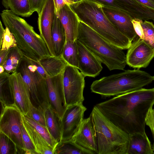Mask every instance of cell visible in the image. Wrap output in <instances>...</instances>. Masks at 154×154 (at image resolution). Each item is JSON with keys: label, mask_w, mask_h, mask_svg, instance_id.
<instances>
[{"label": "cell", "mask_w": 154, "mask_h": 154, "mask_svg": "<svg viewBox=\"0 0 154 154\" xmlns=\"http://www.w3.org/2000/svg\"><path fill=\"white\" fill-rule=\"evenodd\" d=\"M21 130L22 139L25 154H37L36 152L35 146L23 124L22 126Z\"/></svg>", "instance_id": "cell-34"}, {"label": "cell", "mask_w": 154, "mask_h": 154, "mask_svg": "<svg viewBox=\"0 0 154 154\" xmlns=\"http://www.w3.org/2000/svg\"><path fill=\"white\" fill-rule=\"evenodd\" d=\"M16 72L20 73L26 83L33 104L45 110L50 106L46 79L39 73L29 59L23 56Z\"/></svg>", "instance_id": "cell-7"}, {"label": "cell", "mask_w": 154, "mask_h": 154, "mask_svg": "<svg viewBox=\"0 0 154 154\" xmlns=\"http://www.w3.org/2000/svg\"><path fill=\"white\" fill-rule=\"evenodd\" d=\"M145 123L150 128L154 139V109L152 108L149 110L147 114Z\"/></svg>", "instance_id": "cell-37"}, {"label": "cell", "mask_w": 154, "mask_h": 154, "mask_svg": "<svg viewBox=\"0 0 154 154\" xmlns=\"http://www.w3.org/2000/svg\"><path fill=\"white\" fill-rule=\"evenodd\" d=\"M71 139L93 154H98L97 132L91 112L88 118L83 119L78 132Z\"/></svg>", "instance_id": "cell-14"}, {"label": "cell", "mask_w": 154, "mask_h": 154, "mask_svg": "<svg viewBox=\"0 0 154 154\" xmlns=\"http://www.w3.org/2000/svg\"><path fill=\"white\" fill-rule=\"evenodd\" d=\"M77 39L110 70L124 69L127 63L123 49L108 42L80 20Z\"/></svg>", "instance_id": "cell-5"}, {"label": "cell", "mask_w": 154, "mask_h": 154, "mask_svg": "<svg viewBox=\"0 0 154 154\" xmlns=\"http://www.w3.org/2000/svg\"><path fill=\"white\" fill-rule=\"evenodd\" d=\"M82 0H73V3H76L78 2H79Z\"/></svg>", "instance_id": "cell-43"}, {"label": "cell", "mask_w": 154, "mask_h": 154, "mask_svg": "<svg viewBox=\"0 0 154 154\" xmlns=\"http://www.w3.org/2000/svg\"><path fill=\"white\" fill-rule=\"evenodd\" d=\"M11 74H0V101L6 106L15 105L14 94L9 81Z\"/></svg>", "instance_id": "cell-24"}, {"label": "cell", "mask_w": 154, "mask_h": 154, "mask_svg": "<svg viewBox=\"0 0 154 154\" xmlns=\"http://www.w3.org/2000/svg\"><path fill=\"white\" fill-rule=\"evenodd\" d=\"M54 154H93L78 145L72 139L59 142L54 149Z\"/></svg>", "instance_id": "cell-27"}, {"label": "cell", "mask_w": 154, "mask_h": 154, "mask_svg": "<svg viewBox=\"0 0 154 154\" xmlns=\"http://www.w3.org/2000/svg\"><path fill=\"white\" fill-rule=\"evenodd\" d=\"M85 76L78 68L68 64L63 75V82L65 101L67 107L83 103Z\"/></svg>", "instance_id": "cell-9"}, {"label": "cell", "mask_w": 154, "mask_h": 154, "mask_svg": "<svg viewBox=\"0 0 154 154\" xmlns=\"http://www.w3.org/2000/svg\"><path fill=\"white\" fill-rule=\"evenodd\" d=\"M22 118L34 128L45 139L54 149L58 143L51 136L47 128L34 121L26 115L22 114Z\"/></svg>", "instance_id": "cell-30"}, {"label": "cell", "mask_w": 154, "mask_h": 154, "mask_svg": "<svg viewBox=\"0 0 154 154\" xmlns=\"http://www.w3.org/2000/svg\"><path fill=\"white\" fill-rule=\"evenodd\" d=\"M143 30L139 36L145 42L154 48V25L152 22L145 20L141 23Z\"/></svg>", "instance_id": "cell-32"}, {"label": "cell", "mask_w": 154, "mask_h": 154, "mask_svg": "<svg viewBox=\"0 0 154 154\" xmlns=\"http://www.w3.org/2000/svg\"><path fill=\"white\" fill-rule=\"evenodd\" d=\"M68 0L69 1V2L70 3V4L73 3V0Z\"/></svg>", "instance_id": "cell-45"}, {"label": "cell", "mask_w": 154, "mask_h": 154, "mask_svg": "<svg viewBox=\"0 0 154 154\" xmlns=\"http://www.w3.org/2000/svg\"><path fill=\"white\" fill-rule=\"evenodd\" d=\"M154 80V76L139 69L128 70L94 81L90 89L105 98L140 89Z\"/></svg>", "instance_id": "cell-4"}, {"label": "cell", "mask_w": 154, "mask_h": 154, "mask_svg": "<svg viewBox=\"0 0 154 154\" xmlns=\"http://www.w3.org/2000/svg\"><path fill=\"white\" fill-rule=\"evenodd\" d=\"M29 110L26 115L39 124L46 128L45 110L41 106L37 107L32 103L30 98L28 100Z\"/></svg>", "instance_id": "cell-31"}, {"label": "cell", "mask_w": 154, "mask_h": 154, "mask_svg": "<svg viewBox=\"0 0 154 154\" xmlns=\"http://www.w3.org/2000/svg\"><path fill=\"white\" fill-rule=\"evenodd\" d=\"M56 15L58 17L59 11L66 4H70L68 0H54Z\"/></svg>", "instance_id": "cell-38"}, {"label": "cell", "mask_w": 154, "mask_h": 154, "mask_svg": "<svg viewBox=\"0 0 154 154\" xmlns=\"http://www.w3.org/2000/svg\"><path fill=\"white\" fill-rule=\"evenodd\" d=\"M1 104L0 131L10 138L17 147L25 151L21 134L23 125L21 112L15 105Z\"/></svg>", "instance_id": "cell-8"}, {"label": "cell", "mask_w": 154, "mask_h": 154, "mask_svg": "<svg viewBox=\"0 0 154 154\" xmlns=\"http://www.w3.org/2000/svg\"><path fill=\"white\" fill-rule=\"evenodd\" d=\"M1 15L3 23L14 36L23 57L38 61L51 55L43 39L24 19L8 9L2 11Z\"/></svg>", "instance_id": "cell-3"}, {"label": "cell", "mask_w": 154, "mask_h": 154, "mask_svg": "<svg viewBox=\"0 0 154 154\" xmlns=\"http://www.w3.org/2000/svg\"><path fill=\"white\" fill-rule=\"evenodd\" d=\"M23 55L17 46L10 49L7 57L2 65L5 72L11 74L17 72Z\"/></svg>", "instance_id": "cell-26"}, {"label": "cell", "mask_w": 154, "mask_h": 154, "mask_svg": "<svg viewBox=\"0 0 154 154\" xmlns=\"http://www.w3.org/2000/svg\"><path fill=\"white\" fill-rule=\"evenodd\" d=\"M128 49L126 63L133 68L146 67L154 57V48L140 37Z\"/></svg>", "instance_id": "cell-11"}, {"label": "cell", "mask_w": 154, "mask_h": 154, "mask_svg": "<svg viewBox=\"0 0 154 154\" xmlns=\"http://www.w3.org/2000/svg\"><path fill=\"white\" fill-rule=\"evenodd\" d=\"M17 46L15 39L8 28L5 27L2 41L0 44V50H8Z\"/></svg>", "instance_id": "cell-33"}, {"label": "cell", "mask_w": 154, "mask_h": 154, "mask_svg": "<svg viewBox=\"0 0 154 154\" xmlns=\"http://www.w3.org/2000/svg\"><path fill=\"white\" fill-rule=\"evenodd\" d=\"M78 69L85 76L95 77L103 69L101 62L84 45L76 40Z\"/></svg>", "instance_id": "cell-16"}, {"label": "cell", "mask_w": 154, "mask_h": 154, "mask_svg": "<svg viewBox=\"0 0 154 154\" xmlns=\"http://www.w3.org/2000/svg\"><path fill=\"white\" fill-rule=\"evenodd\" d=\"M86 110L83 103L67 107L61 119V141L70 140L76 134L84 119V113Z\"/></svg>", "instance_id": "cell-10"}, {"label": "cell", "mask_w": 154, "mask_h": 154, "mask_svg": "<svg viewBox=\"0 0 154 154\" xmlns=\"http://www.w3.org/2000/svg\"><path fill=\"white\" fill-rule=\"evenodd\" d=\"M29 59L34 65L37 72L45 79L62 73L67 64L62 56L50 55L38 61Z\"/></svg>", "instance_id": "cell-18"}, {"label": "cell", "mask_w": 154, "mask_h": 154, "mask_svg": "<svg viewBox=\"0 0 154 154\" xmlns=\"http://www.w3.org/2000/svg\"><path fill=\"white\" fill-rule=\"evenodd\" d=\"M9 81L14 94L15 105L22 114L26 115L29 110L28 100L30 97L28 87L19 72L11 74Z\"/></svg>", "instance_id": "cell-17"}, {"label": "cell", "mask_w": 154, "mask_h": 154, "mask_svg": "<svg viewBox=\"0 0 154 154\" xmlns=\"http://www.w3.org/2000/svg\"><path fill=\"white\" fill-rule=\"evenodd\" d=\"M105 15L112 24L131 42L137 35L132 23V17L126 13L116 8L102 6Z\"/></svg>", "instance_id": "cell-15"}, {"label": "cell", "mask_w": 154, "mask_h": 154, "mask_svg": "<svg viewBox=\"0 0 154 154\" xmlns=\"http://www.w3.org/2000/svg\"><path fill=\"white\" fill-rule=\"evenodd\" d=\"M45 116L48 130L52 138L58 143L61 139V120L50 106L45 109Z\"/></svg>", "instance_id": "cell-23"}, {"label": "cell", "mask_w": 154, "mask_h": 154, "mask_svg": "<svg viewBox=\"0 0 154 154\" xmlns=\"http://www.w3.org/2000/svg\"><path fill=\"white\" fill-rule=\"evenodd\" d=\"M146 134L135 133L129 135L127 154H154Z\"/></svg>", "instance_id": "cell-20"}, {"label": "cell", "mask_w": 154, "mask_h": 154, "mask_svg": "<svg viewBox=\"0 0 154 154\" xmlns=\"http://www.w3.org/2000/svg\"><path fill=\"white\" fill-rule=\"evenodd\" d=\"M0 23V44H1L2 41L5 29L4 28L1 21Z\"/></svg>", "instance_id": "cell-41"}, {"label": "cell", "mask_w": 154, "mask_h": 154, "mask_svg": "<svg viewBox=\"0 0 154 154\" xmlns=\"http://www.w3.org/2000/svg\"><path fill=\"white\" fill-rule=\"evenodd\" d=\"M139 3L154 10V0H135Z\"/></svg>", "instance_id": "cell-39"}, {"label": "cell", "mask_w": 154, "mask_h": 154, "mask_svg": "<svg viewBox=\"0 0 154 154\" xmlns=\"http://www.w3.org/2000/svg\"><path fill=\"white\" fill-rule=\"evenodd\" d=\"M23 124L35 146L37 154L54 153L51 147L42 136L22 118Z\"/></svg>", "instance_id": "cell-22"}, {"label": "cell", "mask_w": 154, "mask_h": 154, "mask_svg": "<svg viewBox=\"0 0 154 154\" xmlns=\"http://www.w3.org/2000/svg\"><path fill=\"white\" fill-rule=\"evenodd\" d=\"M56 15L54 0H46L38 18L40 35L44 40L52 56H55L51 37V30Z\"/></svg>", "instance_id": "cell-13"}, {"label": "cell", "mask_w": 154, "mask_h": 154, "mask_svg": "<svg viewBox=\"0 0 154 154\" xmlns=\"http://www.w3.org/2000/svg\"><path fill=\"white\" fill-rule=\"evenodd\" d=\"M46 0H29L32 13L36 12L39 15Z\"/></svg>", "instance_id": "cell-36"}, {"label": "cell", "mask_w": 154, "mask_h": 154, "mask_svg": "<svg viewBox=\"0 0 154 154\" xmlns=\"http://www.w3.org/2000/svg\"><path fill=\"white\" fill-rule=\"evenodd\" d=\"M101 5L102 6L111 7L124 11L126 0H90Z\"/></svg>", "instance_id": "cell-35"}, {"label": "cell", "mask_w": 154, "mask_h": 154, "mask_svg": "<svg viewBox=\"0 0 154 154\" xmlns=\"http://www.w3.org/2000/svg\"><path fill=\"white\" fill-rule=\"evenodd\" d=\"M78 54L76 40H66L61 56L67 64L78 68Z\"/></svg>", "instance_id": "cell-28"}, {"label": "cell", "mask_w": 154, "mask_h": 154, "mask_svg": "<svg viewBox=\"0 0 154 154\" xmlns=\"http://www.w3.org/2000/svg\"><path fill=\"white\" fill-rule=\"evenodd\" d=\"M63 72L46 79L50 106L61 120L67 108L63 82Z\"/></svg>", "instance_id": "cell-12"}, {"label": "cell", "mask_w": 154, "mask_h": 154, "mask_svg": "<svg viewBox=\"0 0 154 154\" xmlns=\"http://www.w3.org/2000/svg\"><path fill=\"white\" fill-rule=\"evenodd\" d=\"M154 104V88H142L95 105L107 119L128 134H146L145 119Z\"/></svg>", "instance_id": "cell-1"}, {"label": "cell", "mask_w": 154, "mask_h": 154, "mask_svg": "<svg viewBox=\"0 0 154 154\" xmlns=\"http://www.w3.org/2000/svg\"><path fill=\"white\" fill-rule=\"evenodd\" d=\"M25 154L8 136L0 131V154Z\"/></svg>", "instance_id": "cell-29"}, {"label": "cell", "mask_w": 154, "mask_h": 154, "mask_svg": "<svg viewBox=\"0 0 154 154\" xmlns=\"http://www.w3.org/2000/svg\"><path fill=\"white\" fill-rule=\"evenodd\" d=\"M98 154H127L129 134L105 116L95 106L92 112Z\"/></svg>", "instance_id": "cell-6"}, {"label": "cell", "mask_w": 154, "mask_h": 154, "mask_svg": "<svg viewBox=\"0 0 154 154\" xmlns=\"http://www.w3.org/2000/svg\"><path fill=\"white\" fill-rule=\"evenodd\" d=\"M51 37L55 56H61L66 42V36L64 29L56 14L52 28Z\"/></svg>", "instance_id": "cell-21"}, {"label": "cell", "mask_w": 154, "mask_h": 154, "mask_svg": "<svg viewBox=\"0 0 154 154\" xmlns=\"http://www.w3.org/2000/svg\"><path fill=\"white\" fill-rule=\"evenodd\" d=\"M10 49L4 50H0V65H2L5 61L9 52Z\"/></svg>", "instance_id": "cell-40"}, {"label": "cell", "mask_w": 154, "mask_h": 154, "mask_svg": "<svg viewBox=\"0 0 154 154\" xmlns=\"http://www.w3.org/2000/svg\"><path fill=\"white\" fill-rule=\"evenodd\" d=\"M5 72V69L2 66L0 65V74H1Z\"/></svg>", "instance_id": "cell-42"}, {"label": "cell", "mask_w": 154, "mask_h": 154, "mask_svg": "<svg viewBox=\"0 0 154 154\" xmlns=\"http://www.w3.org/2000/svg\"><path fill=\"white\" fill-rule=\"evenodd\" d=\"M58 17L64 29L66 41H76L80 20L69 4H66L60 10Z\"/></svg>", "instance_id": "cell-19"}, {"label": "cell", "mask_w": 154, "mask_h": 154, "mask_svg": "<svg viewBox=\"0 0 154 154\" xmlns=\"http://www.w3.org/2000/svg\"><path fill=\"white\" fill-rule=\"evenodd\" d=\"M152 149L153 151L154 152V142L153 143V144L152 145Z\"/></svg>", "instance_id": "cell-44"}, {"label": "cell", "mask_w": 154, "mask_h": 154, "mask_svg": "<svg viewBox=\"0 0 154 154\" xmlns=\"http://www.w3.org/2000/svg\"><path fill=\"white\" fill-rule=\"evenodd\" d=\"M69 5L80 21L108 42L123 50L130 47L132 42L110 22L101 5L90 0H82Z\"/></svg>", "instance_id": "cell-2"}, {"label": "cell", "mask_w": 154, "mask_h": 154, "mask_svg": "<svg viewBox=\"0 0 154 154\" xmlns=\"http://www.w3.org/2000/svg\"><path fill=\"white\" fill-rule=\"evenodd\" d=\"M2 4L16 14L28 17L32 15L29 0H2Z\"/></svg>", "instance_id": "cell-25"}]
</instances>
